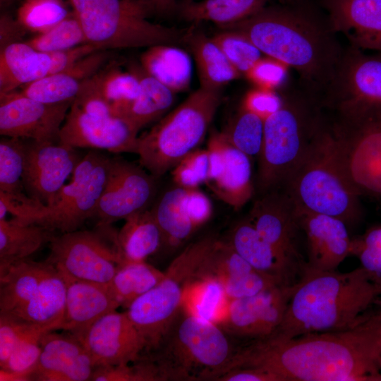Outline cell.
<instances>
[{
	"label": "cell",
	"instance_id": "603a6c76",
	"mask_svg": "<svg viewBox=\"0 0 381 381\" xmlns=\"http://www.w3.org/2000/svg\"><path fill=\"white\" fill-rule=\"evenodd\" d=\"M297 209V208H296ZM305 233L308 260L304 268L315 271L337 270L351 254V241L346 224L339 218L297 209Z\"/></svg>",
	"mask_w": 381,
	"mask_h": 381
},
{
	"label": "cell",
	"instance_id": "5b68a950",
	"mask_svg": "<svg viewBox=\"0 0 381 381\" xmlns=\"http://www.w3.org/2000/svg\"><path fill=\"white\" fill-rule=\"evenodd\" d=\"M282 189L299 210L334 217L347 226L354 224L361 217L360 196L339 166L332 134L325 118Z\"/></svg>",
	"mask_w": 381,
	"mask_h": 381
},
{
	"label": "cell",
	"instance_id": "2e32d148",
	"mask_svg": "<svg viewBox=\"0 0 381 381\" xmlns=\"http://www.w3.org/2000/svg\"><path fill=\"white\" fill-rule=\"evenodd\" d=\"M73 101L48 104L16 90L0 93V134L4 137L59 143Z\"/></svg>",
	"mask_w": 381,
	"mask_h": 381
},
{
	"label": "cell",
	"instance_id": "277c9868",
	"mask_svg": "<svg viewBox=\"0 0 381 381\" xmlns=\"http://www.w3.org/2000/svg\"><path fill=\"white\" fill-rule=\"evenodd\" d=\"M236 349L217 323L183 304L159 347L145 354L157 364L164 380H217L227 371Z\"/></svg>",
	"mask_w": 381,
	"mask_h": 381
},
{
	"label": "cell",
	"instance_id": "836d02e7",
	"mask_svg": "<svg viewBox=\"0 0 381 381\" xmlns=\"http://www.w3.org/2000/svg\"><path fill=\"white\" fill-rule=\"evenodd\" d=\"M143 69L173 92L188 89L191 78V61L188 54L171 44L147 47L140 56Z\"/></svg>",
	"mask_w": 381,
	"mask_h": 381
},
{
	"label": "cell",
	"instance_id": "7402d4cb",
	"mask_svg": "<svg viewBox=\"0 0 381 381\" xmlns=\"http://www.w3.org/2000/svg\"><path fill=\"white\" fill-rule=\"evenodd\" d=\"M40 345L42 351L32 373V380H91L95 365L76 336L68 332L49 331L41 337Z\"/></svg>",
	"mask_w": 381,
	"mask_h": 381
},
{
	"label": "cell",
	"instance_id": "d590c367",
	"mask_svg": "<svg viewBox=\"0 0 381 381\" xmlns=\"http://www.w3.org/2000/svg\"><path fill=\"white\" fill-rule=\"evenodd\" d=\"M48 266L28 259L13 264L0 274V312H14L35 293Z\"/></svg>",
	"mask_w": 381,
	"mask_h": 381
},
{
	"label": "cell",
	"instance_id": "6da1fadb",
	"mask_svg": "<svg viewBox=\"0 0 381 381\" xmlns=\"http://www.w3.org/2000/svg\"><path fill=\"white\" fill-rule=\"evenodd\" d=\"M353 327L285 339L270 335L236 349L228 370L253 367L279 381H376L381 371V303Z\"/></svg>",
	"mask_w": 381,
	"mask_h": 381
},
{
	"label": "cell",
	"instance_id": "8fae6325",
	"mask_svg": "<svg viewBox=\"0 0 381 381\" xmlns=\"http://www.w3.org/2000/svg\"><path fill=\"white\" fill-rule=\"evenodd\" d=\"M111 160L97 150L89 151L80 160L71 181L62 188L53 206H43L22 220L14 219L60 234L78 230L94 217L107 181Z\"/></svg>",
	"mask_w": 381,
	"mask_h": 381
},
{
	"label": "cell",
	"instance_id": "1f68e13d",
	"mask_svg": "<svg viewBox=\"0 0 381 381\" xmlns=\"http://www.w3.org/2000/svg\"><path fill=\"white\" fill-rule=\"evenodd\" d=\"M54 236L53 231L36 224L0 219V274L13 264L28 259Z\"/></svg>",
	"mask_w": 381,
	"mask_h": 381
},
{
	"label": "cell",
	"instance_id": "be15d7a7",
	"mask_svg": "<svg viewBox=\"0 0 381 381\" xmlns=\"http://www.w3.org/2000/svg\"><path fill=\"white\" fill-rule=\"evenodd\" d=\"M282 4H287L289 0H279Z\"/></svg>",
	"mask_w": 381,
	"mask_h": 381
},
{
	"label": "cell",
	"instance_id": "52a82bcc",
	"mask_svg": "<svg viewBox=\"0 0 381 381\" xmlns=\"http://www.w3.org/2000/svg\"><path fill=\"white\" fill-rule=\"evenodd\" d=\"M87 42L98 49L149 47L184 43L190 30L154 23L143 0H66Z\"/></svg>",
	"mask_w": 381,
	"mask_h": 381
},
{
	"label": "cell",
	"instance_id": "11a10c76",
	"mask_svg": "<svg viewBox=\"0 0 381 381\" xmlns=\"http://www.w3.org/2000/svg\"><path fill=\"white\" fill-rule=\"evenodd\" d=\"M282 104L283 100L271 90L258 87L246 93L241 107L255 113L265 121L277 111Z\"/></svg>",
	"mask_w": 381,
	"mask_h": 381
},
{
	"label": "cell",
	"instance_id": "74e56055",
	"mask_svg": "<svg viewBox=\"0 0 381 381\" xmlns=\"http://www.w3.org/2000/svg\"><path fill=\"white\" fill-rule=\"evenodd\" d=\"M164 275V272L146 261L126 262L119 267L108 285L119 306L126 309L159 284Z\"/></svg>",
	"mask_w": 381,
	"mask_h": 381
},
{
	"label": "cell",
	"instance_id": "3957f363",
	"mask_svg": "<svg viewBox=\"0 0 381 381\" xmlns=\"http://www.w3.org/2000/svg\"><path fill=\"white\" fill-rule=\"evenodd\" d=\"M381 295V282L363 267L348 272L304 268L278 328L270 335L292 338L355 327Z\"/></svg>",
	"mask_w": 381,
	"mask_h": 381
},
{
	"label": "cell",
	"instance_id": "03108f58",
	"mask_svg": "<svg viewBox=\"0 0 381 381\" xmlns=\"http://www.w3.org/2000/svg\"><path fill=\"white\" fill-rule=\"evenodd\" d=\"M191 1V0H183V1Z\"/></svg>",
	"mask_w": 381,
	"mask_h": 381
},
{
	"label": "cell",
	"instance_id": "681fc988",
	"mask_svg": "<svg viewBox=\"0 0 381 381\" xmlns=\"http://www.w3.org/2000/svg\"><path fill=\"white\" fill-rule=\"evenodd\" d=\"M209 164L207 149L198 147L184 156L170 170L172 181L176 186L197 188L207 179Z\"/></svg>",
	"mask_w": 381,
	"mask_h": 381
},
{
	"label": "cell",
	"instance_id": "30bf717a",
	"mask_svg": "<svg viewBox=\"0 0 381 381\" xmlns=\"http://www.w3.org/2000/svg\"><path fill=\"white\" fill-rule=\"evenodd\" d=\"M216 238H202L188 245L169 265L164 277L126 309L145 343V352L160 345L179 313L185 294L196 281V273Z\"/></svg>",
	"mask_w": 381,
	"mask_h": 381
},
{
	"label": "cell",
	"instance_id": "7c38bea8",
	"mask_svg": "<svg viewBox=\"0 0 381 381\" xmlns=\"http://www.w3.org/2000/svg\"><path fill=\"white\" fill-rule=\"evenodd\" d=\"M117 235L111 225L54 235L47 260L67 277L109 284L125 262Z\"/></svg>",
	"mask_w": 381,
	"mask_h": 381
},
{
	"label": "cell",
	"instance_id": "ac0fdd59",
	"mask_svg": "<svg viewBox=\"0 0 381 381\" xmlns=\"http://www.w3.org/2000/svg\"><path fill=\"white\" fill-rule=\"evenodd\" d=\"M206 148L210 159L206 186L220 200L240 210L255 191L251 158L215 130L211 131Z\"/></svg>",
	"mask_w": 381,
	"mask_h": 381
},
{
	"label": "cell",
	"instance_id": "6125c7cd",
	"mask_svg": "<svg viewBox=\"0 0 381 381\" xmlns=\"http://www.w3.org/2000/svg\"><path fill=\"white\" fill-rule=\"evenodd\" d=\"M15 0H0V6L1 8L9 6Z\"/></svg>",
	"mask_w": 381,
	"mask_h": 381
},
{
	"label": "cell",
	"instance_id": "680465c9",
	"mask_svg": "<svg viewBox=\"0 0 381 381\" xmlns=\"http://www.w3.org/2000/svg\"><path fill=\"white\" fill-rule=\"evenodd\" d=\"M217 380L218 381H279L274 375L260 368L242 367L231 369Z\"/></svg>",
	"mask_w": 381,
	"mask_h": 381
},
{
	"label": "cell",
	"instance_id": "c3c4849f",
	"mask_svg": "<svg viewBox=\"0 0 381 381\" xmlns=\"http://www.w3.org/2000/svg\"><path fill=\"white\" fill-rule=\"evenodd\" d=\"M91 380L157 381L162 380V376L156 363L150 358L142 356L132 365L97 366Z\"/></svg>",
	"mask_w": 381,
	"mask_h": 381
},
{
	"label": "cell",
	"instance_id": "91938a15",
	"mask_svg": "<svg viewBox=\"0 0 381 381\" xmlns=\"http://www.w3.org/2000/svg\"><path fill=\"white\" fill-rule=\"evenodd\" d=\"M27 31L7 13H1L0 17V49L10 44L23 42L22 39Z\"/></svg>",
	"mask_w": 381,
	"mask_h": 381
},
{
	"label": "cell",
	"instance_id": "f6af8a7d",
	"mask_svg": "<svg viewBox=\"0 0 381 381\" xmlns=\"http://www.w3.org/2000/svg\"><path fill=\"white\" fill-rule=\"evenodd\" d=\"M35 49L52 53L87 43L82 26L73 12L48 31L25 41Z\"/></svg>",
	"mask_w": 381,
	"mask_h": 381
},
{
	"label": "cell",
	"instance_id": "83f0119b",
	"mask_svg": "<svg viewBox=\"0 0 381 381\" xmlns=\"http://www.w3.org/2000/svg\"><path fill=\"white\" fill-rule=\"evenodd\" d=\"M47 262L46 272L33 296L11 313L33 325L51 331L59 330L65 313L66 281L64 275Z\"/></svg>",
	"mask_w": 381,
	"mask_h": 381
},
{
	"label": "cell",
	"instance_id": "60d3db41",
	"mask_svg": "<svg viewBox=\"0 0 381 381\" xmlns=\"http://www.w3.org/2000/svg\"><path fill=\"white\" fill-rule=\"evenodd\" d=\"M115 109L133 99L140 92V82L132 71H123L116 64H107L90 78Z\"/></svg>",
	"mask_w": 381,
	"mask_h": 381
},
{
	"label": "cell",
	"instance_id": "4316f807",
	"mask_svg": "<svg viewBox=\"0 0 381 381\" xmlns=\"http://www.w3.org/2000/svg\"><path fill=\"white\" fill-rule=\"evenodd\" d=\"M228 242L255 270L278 278L287 285H294L298 282V274L262 238L248 217L234 226Z\"/></svg>",
	"mask_w": 381,
	"mask_h": 381
},
{
	"label": "cell",
	"instance_id": "f5cc1de1",
	"mask_svg": "<svg viewBox=\"0 0 381 381\" xmlns=\"http://www.w3.org/2000/svg\"><path fill=\"white\" fill-rule=\"evenodd\" d=\"M351 254L357 255L361 267L381 282V227L352 240Z\"/></svg>",
	"mask_w": 381,
	"mask_h": 381
},
{
	"label": "cell",
	"instance_id": "7dc6e473",
	"mask_svg": "<svg viewBox=\"0 0 381 381\" xmlns=\"http://www.w3.org/2000/svg\"><path fill=\"white\" fill-rule=\"evenodd\" d=\"M51 331L40 327L24 338L12 351L0 369L16 374L20 381H30L42 351L40 339ZM53 331V330H52Z\"/></svg>",
	"mask_w": 381,
	"mask_h": 381
},
{
	"label": "cell",
	"instance_id": "6f0895ef",
	"mask_svg": "<svg viewBox=\"0 0 381 381\" xmlns=\"http://www.w3.org/2000/svg\"><path fill=\"white\" fill-rule=\"evenodd\" d=\"M186 208L197 229L205 224L212 214V205L210 198L197 188H187Z\"/></svg>",
	"mask_w": 381,
	"mask_h": 381
},
{
	"label": "cell",
	"instance_id": "ee69618b",
	"mask_svg": "<svg viewBox=\"0 0 381 381\" xmlns=\"http://www.w3.org/2000/svg\"><path fill=\"white\" fill-rule=\"evenodd\" d=\"M71 13L64 0H24L18 8L16 19L27 32L40 34L54 27Z\"/></svg>",
	"mask_w": 381,
	"mask_h": 381
},
{
	"label": "cell",
	"instance_id": "db71d44e",
	"mask_svg": "<svg viewBox=\"0 0 381 381\" xmlns=\"http://www.w3.org/2000/svg\"><path fill=\"white\" fill-rule=\"evenodd\" d=\"M246 75L258 87L272 90L282 82L285 65L269 56L261 58Z\"/></svg>",
	"mask_w": 381,
	"mask_h": 381
},
{
	"label": "cell",
	"instance_id": "9c48e42d",
	"mask_svg": "<svg viewBox=\"0 0 381 381\" xmlns=\"http://www.w3.org/2000/svg\"><path fill=\"white\" fill-rule=\"evenodd\" d=\"M330 110L334 116L328 123L344 177L359 196L381 200V106Z\"/></svg>",
	"mask_w": 381,
	"mask_h": 381
},
{
	"label": "cell",
	"instance_id": "94428289",
	"mask_svg": "<svg viewBox=\"0 0 381 381\" xmlns=\"http://www.w3.org/2000/svg\"><path fill=\"white\" fill-rule=\"evenodd\" d=\"M152 14L168 16L178 10L177 0H143Z\"/></svg>",
	"mask_w": 381,
	"mask_h": 381
},
{
	"label": "cell",
	"instance_id": "7bdbcfd3",
	"mask_svg": "<svg viewBox=\"0 0 381 381\" xmlns=\"http://www.w3.org/2000/svg\"><path fill=\"white\" fill-rule=\"evenodd\" d=\"M265 121L241 107L221 131L227 140L250 158L258 157L262 147Z\"/></svg>",
	"mask_w": 381,
	"mask_h": 381
},
{
	"label": "cell",
	"instance_id": "9a60e30c",
	"mask_svg": "<svg viewBox=\"0 0 381 381\" xmlns=\"http://www.w3.org/2000/svg\"><path fill=\"white\" fill-rule=\"evenodd\" d=\"M76 149L25 139L23 183L26 194L45 207L53 206L81 159Z\"/></svg>",
	"mask_w": 381,
	"mask_h": 381
},
{
	"label": "cell",
	"instance_id": "484cf974",
	"mask_svg": "<svg viewBox=\"0 0 381 381\" xmlns=\"http://www.w3.org/2000/svg\"><path fill=\"white\" fill-rule=\"evenodd\" d=\"M25 139L6 137L0 141V207L16 219L25 218L43 205L25 193L23 174Z\"/></svg>",
	"mask_w": 381,
	"mask_h": 381
},
{
	"label": "cell",
	"instance_id": "5bb4252c",
	"mask_svg": "<svg viewBox=\"0 0 381 381\" xmlns=\"http://www.w3.org/2000/svg\"><path fill=\"white\" fill-rule=\"evenodd\" d=\"M248 219L283 261L299 277L306 265L298 248L301 230L296 206L284 189L260 194Z\"/></svg>",
	"mask_w": 381,
	"mask_h": 381
},
{
	"label": "cell",
	"instance_id": "ffe728a7",
	"mask_svg": "<svg viewBox=\"0 0 381 381\" xmlns=\"http://www.w3.org/2000/svg\"><path fill=\"white\" fill-rule=\"evenodd\" d=\"M138 133L121 117L88 114L71 104L61 126L59 143L75 148L135 153Z\"/></svg>",
	"mask_w": 381,
	"mask_h": 381
},
{
	"label": "cell",
	"instance_id": "d6986e66",
	"mask_svg": "<svg viewBox=\"0 0 381 381\" xmlns=\"http://www.w3.org/2000/svg\"><path fill=\"white\" fill-rule=\"evenodd\" d=\"M294 284L277 286L253 296L231 299L220 320L222 329L249 341L270 336L282 322Z\"/></svg>",
	"mask_w": 381,
	"mask_h": 381
},
{
	"label": "cell",
	"instance_id": "ab89813d",
	"mask_svg": "<svg viewBox=\"0 0 381 381\" xmlns=\"http://www.w3.org/2000/svg\"><path fill=\"white\" fill-rule=\"evenodd\" d=\"M229 300L222 282L206 279L190 285L183 304L197 316L216 323L223 318Z\"/></svg>",
	"mask_w": 381,
	"mask_h": 381
},
{
	"label": "cell",
	"instance_id": "cb8c5ba5",
	"mask_svg": "<svg viewBox=\"0 0 381 381\" xmlns=\"http://www.w3.org/2000/svg\"><path fill=\"white\" fill-rule=\"evenodd\" d=\"M328 21L350 47L381 52V0H325Z\"/></svg>",
	"mask_w": 381,
	"mask_h": 381
},
{
	"label": "cell",
	"instance_id": "f907efd6",
	"mask_svg": "<svg viewBox=\"0 0 381 381\" xmlns=\"http://www.w3.org/2000/svg\"><path fill=\"white\" fill-rule=\"evenodd\" d=\"M222 284L230 300L253 296L274 286L287 285L278 278L255 269L245 274L227 279Z\"/></svg>",
	"mask_w": 381,
	"mask_h": 381
},
{
	"label": "cell",
	"instance_id": "7a4b0ae2",
	"mask_svg": "<svg viewBox=\"0 0 381 381\" xmlns=\"http://www.w3.org/2000/svg\"><path fill=\"white\" fill-rule=\"evenodd\" d=\"M219 28L242 33L262 53L294 68L307 93L318 101L332 85L345 52L328 19L292 7L266 6Z\"/></svg>",
	"mask_w": 381,
	"mask_h": 381
},
{
	"label": "cell",
	"instance_id": "bcb514c9",
	"mask_svg": "<svg viewBox=\"0 0 381 381\" xmlns=\"http://www.w3.org/2000/svg\"><path fill=\"white\" fill-rule=\"evenodd\" d=\"M212 38L226 58L241 73H246L261 59L262 52L242 33L229 29Z\"/></svg>",
	"mask_w": 381,
	"mask_h": 381
},
{
	"label": "cell",
	"instance_id": "e0dca14e",
	"mask_svg": "<svg viewBox=\"0 0 381 381\" xmlns=\"http://www.w3.org/2000/svg\"><path fill=\"white\" fill-rule=\"evenodd\" d=\"M320 103L329 109L381 106V52L371 55L352 47L345 49L336 76Z\"/></svg>",
	"mask_w": 381,
	"mask_h": 381
},
{
	"label": "cell",
	"instance_id": "e7e4bbea",
	"mask_svg": "<svg viewBox=\"0 0 381 381\" xmlns=\"http://www.w3.org/2000/svg\"><path fill=\"white\" fill-rule=\"evenodd\" d=\"M294 1H296V0H289L288 3L292 2Z\"/></svg>",
	"mask_w": 381,
	"mask_h": 381
},
{
	"label": "cell",
	"instance_id": "f35d334b",
	"mask_svg": "<svg viewBox=\"0 0 381 381\" xmlns=\"http://www.w3.org/2000/svg\"><path fill=\"white\" fill-rule=\"evenodd\" d=\"M253 268L228 241L215 239L196 273V280L213 279L223 283L250 272Z\"/></svg>",
	"mask_w": 381,
	"mask_h": 381
},
{
	"label": "cell",
	"instance_id": "816d5d0a",
	"mask_svg": "<svg viewBox=\"0 0 381 381\" xmlns=\"http://www.w3.org/2000/svg\"><path fill=\"white\" fill-rule=\"evenodd\" d=\"M40 327L13 313L0 312V365L24 338Z\"/></svg>",
	"mask_w": 381,
	"mask_h": 381
},
{
	"label": "cell",
	"instance_id": "f1b7e54d",
	"mask_svg": "<svg viewBox=\"0 0 381 381\" xmlns=\"http://www.w3.org/2000/svg\"><path fill=\"white\" fill-rule=\"evenodd\" d=\"M130 70L139 80V94L134 99L118 107L114 114L139 132L171 107L175 92L146 73L140 64H132Z\"/></svg>",
	"mask_w": 381,
	"mask_h": 381
},
{
	"label": "cell",
	"instance_id": "8992f818",
	"mask_svg": "<svg viewBox=\"0 0 381 381\" xmlns=\"http://www.w3.org/2000/svg\"><path fill=\"white\" fill-rule=\"evenodd\" d=\"M322 108L308 93L283 101L264 122L258 155L260 194L282 189L300 163L324 121Z\"/></svg>",
	"mask_w": 381,
	"mask_h": 381
},
{
	"label": "cell",
	"instance_id": "d6a6232c",
	"mask_svg": "<svg viewBox=\"0 0 381 381\" xmlns=\"http://www.w3.org/2000/svg\"><path fill=\"white\" fill-rule=\"evenodd\" d=\"M117 238L125 262L146 261L164 245L160 227L148 209L126 219Z\"/></svg>",
	"mask_w": 381,
	"mask_h": 381
},
{
	"label": "cell",
	"instance_id": "ba28073f",
	"mask_svg": "<svg viewBox=\"0 0 381 381\" xmlns=\"http://www.w3.org/2000/svg\"><path fill=\"white\" fill-rule=\"evenodd\" d=\"M222 100V90L200 87L138 138L140 164L158 179L199 147Z\"/></svg>",
	"mask_w": 381,
	"mask_h": 381
},
{
	"label": "cell",
	"instance_id": "8d00e7d4",
	"mask_svg": "<svg viewBox=\"0 0 381 381\" xmlns=\"http://www.w3.org/2000/svg\"><path fill=\"white\" fill-rule=\"evenodd\" d=\"M187 188L179 186L166 191L151 209L162 232L164 245L175 247L198 229L186 208Z\"/></svg>",
	"mask_w": 381,
	"mask_h": 381
},
{
	"label": "cell",
	"instance_id": "e575fe53",
	"mask_svg": "<svg viewBox=\"0 0 381 381\" xmlns=\"http://www.w3.org/2000/svg\"><path fill=\"white\" fill-rule=\"evenodd\" d=\"M269 0L185 1L178 6L183 19L198 23L210 21L222 27L244 20L267 6Z\"/></svg>",
	"mask_w": 381,
	"mask_h": 381
},
{
	"label": "cell",
	"instance_id": "44dd1931",
	"mask_svg": "<svg viewBox=\"0 0 381 381\" xmlns=\"http://www.w3.org/2000/svg\"><path fill=\"white\" fill-rule=\"evenodd\" d=\"M80 339L95 368L133 363L145 353V343L126 312L111 311L94 322Z\"/></svg>",
	"mask_w": 381,
	"mask_h": 381
},
{
	"label": "cell",
	"instance_id": "f546056e",
	"mask_svg": "<svg viewBox=\"0 0 381 381\" xmlns=\"http://www.w3.org/2000/svg\"><path fill=\"white\" fill-rule=\"evenodd\" d=\"M48 53L37 51L25 42L0 49V93L14 91L49 73Z\"/></svg>",
	"mask_w": 381,
	"mask_h": 381
},
{
	"label": "cell",
	"instance_id": "9f6ffc18",
	"mask_svg": "<svg viewBox=\"0 0 381 381\" xmlns=\"http://www.w3.org/2000/svg\"><path fill=\"white\" fill-rule=\"evenodd\" d=\"M99 50L94 45L85 43L68 49L48 53L51 59L49 74L63 72L83 58Z\"/></svg>",
	"mask_w": 381,
	"mask_h": 381
},
{
	"label": "cell",
	"instance_id": "b9f144b4",
	"mask_svg": "<svg viewBox=\"0 0 381 381\" xmlns=\"http://www.w3.org/2000/svg\"><path fill=\"white\" fill-rule=\"evenodd\" d=\"M83 81L71 71L49 74L23 86L20 91L35 100L55 104L73 101L79 93Z\"/></svg>",
	"mask_w": 381,
	"mask_h": 381
},
{
	"label": "cell",
	"instance_id": "d4e9b609",
	"mask_svg": "<svg viewBox=\"0 0 381 381\" xmlns=\"http://www.w3.org/2000/svg\"><path fill=\"white\" fill-rule=\"evenodd\" d=\"M64 277L66 301L60 329L80 339L94 322L120 306L108 284Z\"/></svg>",
	"mask_w": 381,
	"mask_h": 381
},
{
	"label": "cell",
	"instance_id": "4dcf8cb0",
	"mask_svg": "<svg viewBox=\"0 0 381 381\" xmlns=\"http://www.w3.org/2000/svg\"><path fill=\"white\" fill-rule=\"evenodd\" d=\"M184 44L195 61L200 87L222 90L229 82L238 78L241 73L231 64L212 38L190 28Z\"/></svg>",
	"mask_w": 381,
	"mask_h": 381
},
{
	"label": "cell",
	"instance_id": "4fadbf2b",
	"mask_svg": "<svg viewBox=\"0 0 381 381\" xmlns=\"http://www.w3.org/2000/svg\"><path fill=\"white\" fill-rule=\"evenodd\" d=\"M156 179L140 164L111 158L107 181L92 218L96 226H111L147 210L157 192Z\"/></svg>",
	"mask_w": 381,
	"mask_h": 381
}]
</instances>
